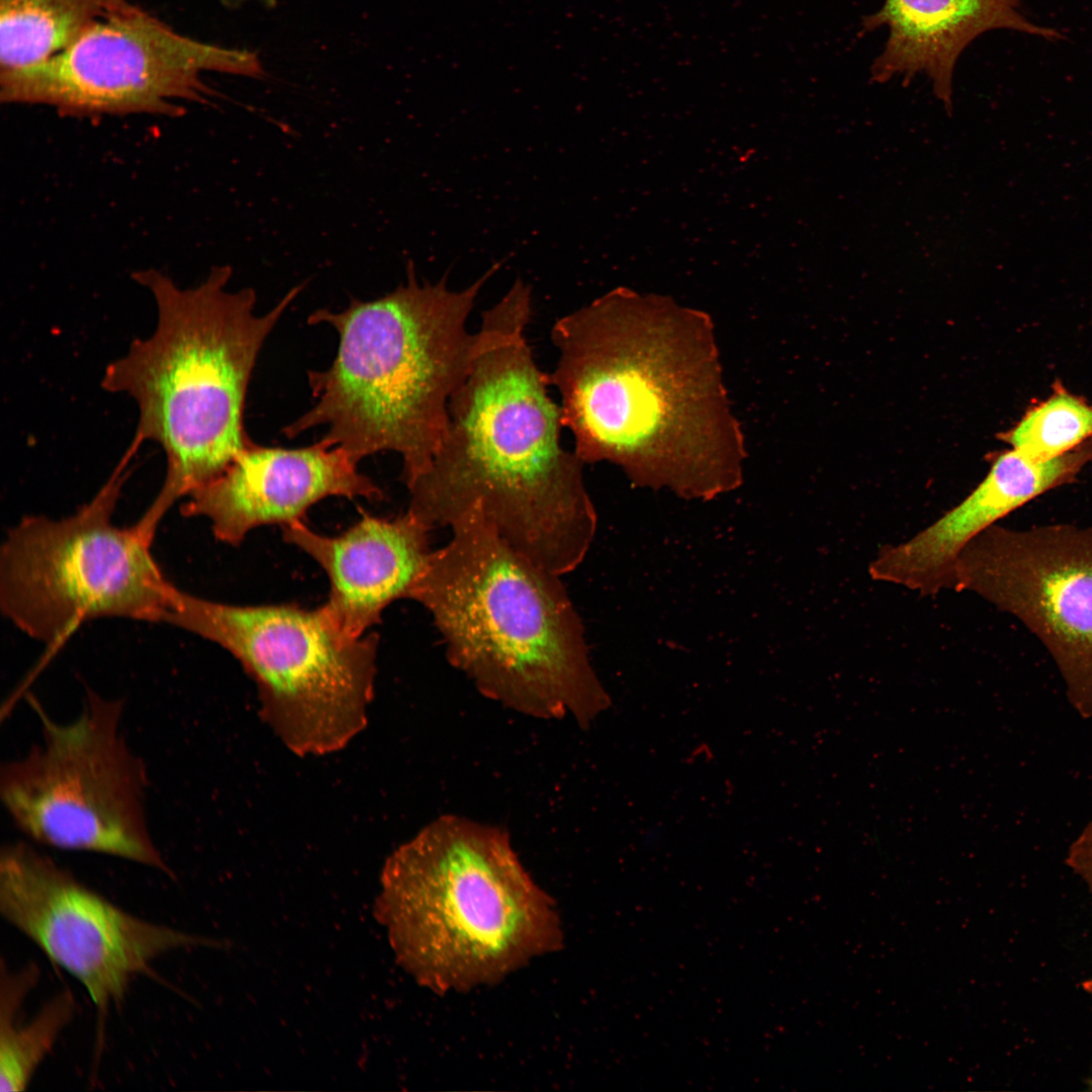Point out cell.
<instances>
[{
  "label": "cell",
  "mask_w": 1092,
  "mask_h": 1092,
  "mask_svg": "<svg viewBox=\"0 0 1092 1092\" xmlns=\"http://www.w3.org/2000/svg\"><path fill=\"white\" fill-rule=\"evenodd\" d=\"M550 336L548 381L584 464L687 496L739 482L744 437L708 314L619 287L559 317Z\"/></svg>",
  "instance_id": "obj_1"
},
{
  "label": "cell",
  "mask_w": 1092,
  "mask_h": 1092,
  "mask_svg": "<svg viewBox=\"0 0 1092 1092\" xmlns=\"http://www.w3.org/2000/svg\"><path fill=\"white\" fill-rule=\"evenodd\" d=\"M530 285L518 278L481 316V343L451 396L408 512L431 530L479 514L514 549L563 575L583 560L597 515L582 460L561 442V411L526 338Z\"/></svg>",
  "instance_id": "obj_2"
},
{
  "label": "cell",
  "mask_w": 1092,
  "mask_h": 1092,
  "mask_svg": "<svg viewBox=\"0 0 1092 1092\" xmlns=\"http://www.w3.org/2000/svg\"><path fill=\"white\" fill-rule=\"evenodd\" d=\"M155 299L158 321L147 339L106 368L102 387L138 404L134 438L166 456L162 487L135 523L154 539L173 505L218 476L253 441L244 426L249 382L259 353L303 285L257 314L252 288L230 290V266L211 268L191 288L147 269L133 274Z\"/></svg>",
  "instance_id": "obj_3"
},
{
  "label": "cell",
  "mask_w": 1092,
  "mask_h": 1092,
  "mask_svg": "<svg viewBox=\"0 0 1092 1092\" xmlns=\"http://www.w3.org/2000/svg\"><path fill=\"white\" fill-rule=\"evenodd\" d=\"M492 265L462 290L420 283L413 262L405 283L372 300L352 299L333 311L316 309L308 323L328 324L339 336L329 368L308 372L315 402L283 429L289 439L325 427L321 438L357 463L390 451L402 461L410 486L430 465L446 433L449 401L463 383L481 343L467 328L477 295L499 269Z\"/></svg>",
  "instance_id": "obj_4"
},
{
  "label": "cell",
  "mask_w": 1092,
  "mask_h": 1092,
  "mask_svg": "<svg viewBox=\"0 0 1092 1092\" xmlns=\"http://www.w3.org/2000/svg\"><path fill=\"white\" fill-rule=\"evenodd\" d=\"M450 529L410 596L433 618L450 663L509 709L588 726L609 698L560 575L514 549L477 513Z\"/></svg>",
  "instance_id": "obj_5"
},
{
  "label": "cell",
  "mask_w": 1092,
  "mask_h": 1092,
  "mask_svg": "<svg viewBox=\"0 0 1092 1092\" xmlns=\"http://www.w3.org/2000/svg\"><path fill=\"white\" fill-rule=\"evenodd\" d=\"M374 915L396 963L437 994L494 985L563 945L552 898L509 833L443 815L386 859Z\"/></svg>",
  "instance_id": "obj_6"
},
{
  "label": "cell",
  "mask_w": 1092,
  "mask_h": 1092,
  "mask_svg": "<svg viewBox=\"0 0 1092 1092\" xmlns=\"http://www.w3.org/2000/svg\"><path fill=\"white\" fill-rule=\"evenodd\" d=\"M163 623L228 650L253 678L260 714L298 756L346 747L368 721L378 637L350 638L322 607L237 606L176 589Z\"/></svg>",
  "instance_id": "obj_7"
},
{
  "label": "cell",
  "mask_w": 1092,
  "mask_h": 1092,
  "mask_svg": "<svg viewBox=\"0 0 1092 1092\" xmlns=\"http://www.w3.org/2000/svg\"><path fill=\"white\" fill-rule=\"evenodd\" d=\"M39 738L2 764L0 798L35 845L125 859L174 878L150 829L148 769L127 743L124 703L86 690L71 721L53 719L32 697Z\"/></svg>",
  "instance_id": "obj_8"
},
{
  "label": "cell",
  "mask_w": 1092,
  "mask_h": 1092,
  "mask_svg": "<svg viewBox=\"0 0 1092 1092\" xmlns=\"http://www.w3.org/2000/svg\"><path fill=\"white\" fill-rule=\"evenodd\" d=\"M141 443L132 440L97 493L62 519L23 518L0 551V607L50 650L98 618L163 622L177 587L151 554L152 542L113 514Z\"/></svg>",
  "instance_id": "obj_9"
},
{
  "label": "cell",
  "mask_w": 1092,
  "mask_h": 1092,
  "mask_svg": "<svg viewBox=\"0 0 1092 1092\" xmlns=\"http://www.w3.org/2000/svg\"><path fill=\"white\" fill-rule=\"evenodd\" d=\"M207 72L264 75L255 52L190 37L138 7L97 21L39 65L0 74V99L65 116H180L184 103H210Z\"/></svg>",
  "instance_id": "obj_10"
},
{
  "label": "cell",
  "mask_w": 1092,
  "mask_h": 1092,
  "mask_svg": "<svg viewBox=\"0 0 1092 1092\" xmlns=\"http://www.w3.org/2000/svg\"><path fill=\"white\" fill-rule=\"evenodd\" d=\"M0 912L53 964L87 991L97 1013L102 1043L110 1009L152 964L178 949L211 941L132 915L80 882L31 841L0 851Z\"/></svg>",
  "instance_id": "obj_11"
},
{
  "label": "cell",
  "mask_w": 1092,
  "mask_h": 1092,
  "mask_svg": "<svg viewBox=\"0 0 1092 1092\" xmlns=\"http://www.w3.org/2000/svg\"><path fill=\"white\" fill-rule=\"evenodd\" d=\"M952 588L1017 618L1046 648L1074 709L1092 717V528L986 529L963 550Z\"/></svg>",
  "instance_id": "obj_12"
},
{
  "label": "cell",
  "mask_w": 1092,
  "mask_h": 1092,
  "mask_svg": "<svg viewBox=\"0 0 1092 1092\" xmlns=\"http://www.w3.org/2000/svg\"><path fill=\"white\" fill-rule=\"evenodd\" d=\"M357 464L323 439L296 449L252 442L218 476L187 495L181 512L207 519L217 540L238 545L257 527L302 521L327 496L381 499L380 487Z\"/></svg>",
  "instance_id": "obj_13"
},
{
  "label": "cell",
  "mask_w": 1092,
  "mask_h": 1092,
  "mask_svg": "<svg viewBox=\"0 0 1092 1092\" xmlns=\"http://www.w3.org/2000/svg\"><path fill=\"white\" fill-rule=\"evenodd\" d=\"M1092 462V438L1050 460L1012 448L997 456L984 479L957 506L905 542L884 546L869 566L873 579L933 596L952 588L965 547L1038 495L1072 482Z\"/></svg>",
  "instance_id": "obj_14"
},
{
  "label": "cell",
  "mask_w": 1092,
  "mask_h": 1092,
  "mask_svg": "<svg viewBox=\"0 0 1092 1092\" xmlns=\"http://www.w3.org/2000/svg\"><path fill=\"white\" fill-rule=\"evenodd\" d=\"M285 541L313 558L330 580L322 606L342 633L361 638L393 601L410 599L432 549L431 529L408 511L393 519L363 514L339 536L302 521L283 526Z\"/></svg>",
  "instance_id": "obj_15"
},
{
  "label": "cell",
  "mask_w": 1092,
  "mask_h": 1092,
  "mask_svg": "<svg viewBox=\"0 0 1092 1092\" xmlns=\"http://www.w3.org/2000/svg\"><path fill=\"white\" fill-rule=\"evenodd\" d=\"M880 26H886L889 35L872 66V81L901 77L907 85L923 74L947 113L952 111L957 61L981 34L1010 29L1048 40L1062 37L1059 30L1028 20L1020 11V0H885L862 20L864 31Z\"/></svg>",
  "instance_id": "obj_16"
},
{
  "label": "cell",
  "mask_w": 1092,
  "mask_h": 1092,
  "mask_svg": "<svg viewBox=\"0 0 1092 1092\" xmlns=\"http://www.w3.org/2000/svg\"><path fill=\"white\" fill-rule=\"evenodd\" d=\"M135 8L128 0H0V74L39 65L97 21Z\"/></svg>",
  "instance_id": "obj_17"
},
{
  "label": "cell",
  "mask_w": 1092,
  "mask_h": 1092,
  "mask_svg": "<svg viewBox=\"0 0 1092 1092\" xmlns=\"http://www.w3.org/2000/svg\"><path fill=\"white\" fill-rule=\"evenodd\" d=\"M1 969L0 1091L26 1090L47 1055L76 1013V1001L64 989L28 1021L19 1019L22 1004L35 986L39 970L31 964L18 972Z\"/></svg>",
  "instance_id": "obj_18"
},
{
  "label": "cell",
  "mask_w": 1092,
  "mask_h": 1092,
  "mask_svg": "<svg viewBox=\"0 0 1092 1092\" xmlns=\"http://www.w3.org/2000/svg\"><path fill=\"white\" fill-rule=\"evenodd\" d=\"M1053 394L1029 408L1003 440L1028 456L1050 460L1092 438V405L1060 382Z\"/></svg>",
  "instance_id": "obj_19"
},
{
  "label": "cell",
  "mask_w": 1092,
  "mask_h": 1092,
  "mask_svg": "<svg viewBox=\"0 0 1092 1092\" xmlns=\"http://www.w3.org/2000/svg\"><path fill=\"white\" fill-rule=\"evenodd\" d=\"M1067 864L1085 883L1092 897V820L1070 845ZM1083 988L1092 998V977L1084 982Z\"/></svg>",
  "instance_id": "obj_20"
}]
</instances>
